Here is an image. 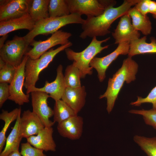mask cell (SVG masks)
<instances>
[{
	"label": "cell",
	"instance_id": "1",
	"mask_svg": "<svg viewBox=\"0 0 156 156\" xmlns=\"http://www.w3.org/2000/svg\"><path fill=\"white\" fill-rule=\"evenodd\" d=\"M139 0H125L117 7H110L105 9L100 15L87 17L81 25L83 31L79 36L85 39L87 37L103 36L110 33L109 29L112 24L117 19L126 13Z\"/></svg>",
	"mask_w": 156,
	"mask_h": 156
},
{
	"label": "cell",
	"instance_id": "2",
	"mask_svg": "<svg viewBox=\"0 0 156 156\" xmlns=\"http://www.w3.org/2000/svg\"><path fill=\"white\" fill-rule=\"evenodd\" d=\"M138 64L131 57L125 59L120 68L109 78L107 89L104 93L99 96L101 99H107L106 109L108 113L112 110L118 94L126 82L129 83L136 79L135 75L138 71Z\"/></svg>",
	"mask_w": 156,
	"mask_h": 156
},
{
	"label": "cell",
	"instance_id": "3",
	"mask_svg": "<svg viewBox=\"0 0 156 156\" xmlns=\"http://www.w3.org/2000/svg\"><path fill=\"white\" fill-rule=\"evenodd\" d=\"M110 39V37H109L99 40L96 37H94L88 46L80 52H75L69 48L65 49L68 59L73 61V63L79 69L81 78H85L87 75L92 74L93 68L90 66V62L96 55L108 47L109 45L102 47L101 44Z\"/></svg>",
	"mask_w": 156,
	"mask_h": 156
},
{
	"label": "cell",
	"instance_id": "4",
	"mask_svg": "<svg viewBox=\"0 0 156 156\" xmlns=\"http://www.w3.org/2000/svg\"><path fill=\"white\" fill-rule=\"evenodd\" d=\"M85 21L81 16L77 14H70L61 17H49L35 23L33 29L24 37L29 45L38 35L52 34L66 25L71 24L82 25Z\"/></svg>",
	"mask_w": 156,
	"mask_h": 156
},
{
	"label": "cell",
	"instance_id": "5",
	"mask_svg": "<svg viewBox=\"0 0 156 156\" xmlns=\"http://www.w3.org/2000/svg\"><path fill=\"white\" fill-rule=\"evenodd\" d=\"M69 41L55 49L51 48L39 58L33 60L28 57L25 67V79L24 86L27 90L35 87L39 79L40 73L48 66L55 56L59 53L72 45Z\"/></svg>",
	"mask_w": 156,
	"mask_h": 156
},
{
	"label": "cell",
	"instance_id": "6",
	"mask_svg": "<svg viewBox=\"0 0 156 156\" xmlns=\"http://www.w3.org/2000/svg\"><path fill=\"white\" fill-rule=\"evenodd\" d=\"M29 45L24 36H15L7 41L0 48V58L6 63L15 67L21 63Z\"/></svg>",
	"mask_w": 156,
	"mask_h": 156
},
{
	"label": "cell",
	"instance_id": "7",
	"mask_svg": "<svg viewBox=\"0 0 156 156\" xmlns=\"http://www.w3.org/2000/svg\"><path fill=\"white\" fill-rule=\"evenodd\" d=\"M69 32L59 30L52 34L50 37L44 40H33L29 45L33 47L25 55L31 59L39 58L43 54L52 47L57 45H64L69 41V38L72 36Z\"/></svg>",
	"mask_w": 156,
	"mask_h": 156
},
{
	"label": "cell",
	"instance_id": "8",
	"mask_svg": "<svg viewBox=\"0 0 156 156\" xmlns=\"http://www.w3.org/2000/svg\"><path fill=\"white\" fill-rule=\"evenodd\" d=\"M29 57L25 55L21 64L16 68L14 77L9 85L10 96L8 99L19 105L29 101V94L23 91L25 79V67Z\"/></svg>",
	"mask_w": 156,
	"mask_h": 156
},
{
	"label": "cell",
	"instance_id": "9",
	"mask_svg": "<svg viewBox=\"0 0 156 156\" xmlns=\"http://www.w3.org/2000/svg\"><path fill=\"white\" fill-rule=\"evenodd\" d=\"M129 44V42L119 43L117 48L110 53L101 57H95L92 60L90 65L97 71L98 77L100 82H102L105 78L106 71L112 63L119 55L128 54Z\"/></svg>",
	"mask_w": 156,
	"mask_h": 156
},
{
	"label": "cell",
	"instance_id": "10",
	"mask_svg": "<svg viewBox=\"0 0 156 156\" xmlns=\"http://www.w3.org/2000/svg\"><path fill=\"white\" fill-rule=\"evenodd\" d=\"M32 112L41 120L45 127H51L54 122L49 118L53 115V110L47 104V99L50 97L49 95L40 91H33L31 92Z\"/></svg>",
	"mask_w": 156,
	"mask_h": 156
},
{
	"label": "cell",
	"instance_id": "11",
	"mask_svg": "<svg viewBox=\"0 0 156 156\" xmlns=\"http://www.w3.org/2000/svg\"><path fill=\"white\" fill-rule=\"evenodd\" d=\"M70 14H84L87 17L99 16L106 8L102 0H66Z\"/></svg>",
	"mask_w": 156,
	"mask_h": 156
},
{
	"label": "cell",
	"instance_id": "12",
	"mask_svg": "<svg viewBox=\"0 0 156 156\" xmlns=\"http://www.w3.org/2000/svg\"><path fill=\"white\" fill-rule=\"evenodd\" d=\"M30 0H1L0 22L20 17L28 13Z\"/></svg>",
	"mask_w": 156,
	"mask_h": 156
},
{
	"label": "cell",
	"instance_id": "13",
	"mask_svg": "<svg viewBox=\"0 0 156 156\" xmlns=\"http://www.w3.org/2000/svg\"><path fill=\"white\" fill-rule=\"evenodd\" d=\"M56 70V77L53 81L49 83L46 81L43 87L31 88L26 90V94H29L33 91H40L49 94L50 97L55 101L60 100L66 87L63 73L62 66L60 64Z\"/></svg>",
	"mask_w": 156,
	"mask_h": 156
},
{
	"label": "cell",
	"instance_id": "14",
	"mask_svg": "<svg viewBox=\"0 0 156 156\" xmlns=\"http://www.w3.org/2000/svg\"><path fill=\"white\" fill-rule=\"evenodd\" d=\"M112 35L115 39V44L131 41L139 38L140 34L135 30L131 23L130 16L126 13L121 17Z\"/></svg>",
	"mask_w": 156,
	"mask_h": 156
},
{
	"label": "cell",
	"instance_id": "15",
	"mask_svg": "<svg viewBox=\"0 0 156 156\" xmlns=\"http://www.w3.org/2000/svg\"><path fill=\"white\" fill-rule=\"evenodd\" d=\"M45 126L39 117L32 111H24L21 116L19 129L23 138H27L37 135Z\"/></svg>",
	"mask_w": 156,
	"mask_h": 156
},
{
	"label": "cell",
	"instance_id": "16",
	"mask_svg": "<svg viewBox=\"0 0 156 156\" xmlns=\"http://www.w3.org/2000/svg\"><path fill=\"white\" fill-rule=\"evenodd\" d=\"M83 124V118L77 115L58 123L57 129L62 137L75 140L81 137Z\"/></svg>",
	"mask_w": 156,
	"mask_h": 156
},
{
	"label": "cell",
	"instance_id": "17",
	"mask_svg": "<svg viewBox=\"0 0 156 156\" xmlns=\"http://www.w3.org/2000/svg\"><path fill=\"white\" fill-rule=\"evenodd\" d=\"M53 129L45 127L36 135L27 138V142L32 146L47 152L56 151V144L53 138Z\"/></svg>",
	"mask_w": 156,
	"mask_h": 156
},
{
	"label": "cell",
	"instance_id": "18",
	"mask_svg": "<svg viewBox=\"0 0 156 156\" xmlns=\"http://www.w3.org/2000/svg\"><path fill=\"white\" fill-rule=\"evenodd\" d=\"M86 95L84 86L77 88L66 87L61 99L78 114L85 104Z\"/></svg>",
	"mask_w": 156,
	"mask_h": 156
},
{
	"label": "cell",
	"instance_id": "19",
	"mask_svg": "<svg viewBox=\"0 0 156 156\" xmlns=\"http://www.w3.org/2000/svg\"><path fill=\"white\" fill-rule=\"evenodd\" d=\"M35 24L29 13L18 18L0 22V36H2L18 29H26L30 31Z\"/></svg>",
	"mask_w": 156,
	"mask_h": 156
},
{
	"label": "cell",
	"instance_id": "20",
	"mask_svg": "<svg viewBox=\"0 0 156 156\" xmlns=\"http://www.w3.org/2000/svg\"><path fill=\"white\" fill-rule=\"evenodd\" d=\"M146 36L130 42L129 49L128 57L145 53H156V39L154 37L150 38V43L146 42Z\"/></svg>",
	"mask_w": 156,
	"mask_h": 156
},
{
	"label": "cell",
	"instance_id": "21",
	"mask_svg": "<svg viewBox=\"0 0 156 156\" xmlns=\"http://www.w3.org/2000/svg\"><path fill=\"white\" fill-rule=\"evenodd\" d=\"M21 112H20L13 128L6 138L5 147L0 153V156H8L12 152L19 150L20 144L23 138L19 129Z\"/></svg>",
	"mask_w": 156,
	"mask_h": 156
},
{
	"label": "cell",
	"instance_id": "22",
	"mask_svg": "<svg viewBox=\"0 0 156 156\" xmlns=\"http://www.w3.org/2000/svg\"><path fill=\"white\" fill-rule=\"evenodd\" d=\"M127 13L130 16L132 25L135 30L140 31L145 36L151 34V23L147 15L142 14L134 7L130 8Z\"/></svg>",
	"mask_w": 156,
	"mask_h": 156
},
{
	"label": "cell",
	"instance_id": "23",
	"mask_svg": "<svg viewBox=\"0 0 156 156\" xmlns=\"http://www.w3.org/2000/svg\"><path fill=\"white\" fill-rule=\"evenodd\" d=\"M49 0H30L28 13L35 23L49 17Z\"/></svg>",
	"mask_w": 156,
	"mask_h": 156
},
{
	"label": "cell",
	"instance_id": "24",
	"mask_svg": "<svg viewBox=\"0 0 156 156\" xmlns=\"http://www.w3.org/2000/svg\"><path fill=\"white\" fill-rule=\"evenodd\" d=\"M21 111V107L15 108L10 112L3 109L0 114V120L4 122V125L0 132V153L3 151L5 144V135L7 129L11 123L17 119Z\"/></svg>",
	"mask_w": 156,
	"mask_h": 156
},
{
	"label": "cell",
	"instance_id": "25",
	"mask_svg": "<svg viewBox=\"0 0 156 156\" xmlns=\"http://www.w3.org/2000/svg\"><path fill=\"white\" fill-rule=\"evenodd\" d=\"M53 111V122L58 123L78 115L66 103L61 99L55 101Z\"/></svg>",
	"mask_w": 156,
	"mask_h": 156
},
{
	"label": "cell",
	"instance_id": "26",
	"mask_svg": "<svg viewBox=\"0 0 156 156\" xmlns=\"http://www.w3.org/2000/svg\"><path fill=\"white\" fill-rule=\"evenodd\" d=\"M48 11L49 17L52 18L66 16L70 14L66 0H50Z\"/></svg>",
	"mask_w": 156,
	"mask_h": 156
},
{
	"label": "cell",
	"instance_id": "27",
	"mask_svg": "<svg viewBox=\"0 0 156 156\" xmlns=\"http://www.w3.org/2000/svg\"><path fill=\"white\" fill-rule=\"evenodd\" d=\"M64 76L66 87L77 88L81 86L79 70L73 63L66 67Z\"/></svg>",
	"mask_w": 156,
	"mask_h": 156
},
{
	"label": "cell",
	"instance_id": "28",
	"mask_svg": "<svg viewBox=\"0 0 156 156\" xmlns=\"http://www.w3.org/2000/svg\"><path fill=\"white\" fill-rule=\"evenodd\" d=\"M133 139L148 156H156V137L148 138L136 135Z\"/></svg>",
	"mask_w": 156,
	"mask_h": 156
},
{
	"label": "cell",
	"instance_id": "29",
	"mask_svg": "<svg viewBox=\"0 0 156 156\" xmlns=\"http://www.w3.org/2000/svg\"><path fill=\"white\" fill-rule=\"evenodd\" d=\"M16 68L0 58V83L10 84L14 77Z\"/></svg>",
	"mask_w": 156,
	"mask_h": 156
},
{
	"label": "cell",
	"instance_id": "30",
	"mask_svg": "<svg viewBox=\"0 0 156 156\" xmlns=\"http://www.w3.org/2000/svg\"><path fill=\"white\" fill-rule=\"evenodd\" d=\"M131 114H137L142 116L145 123L156 129V109H132L129 111Z\"/></svg>",
	"mask_w": 156,
	"mask_h": 156
},
{
	"label": "cell",
	"instance_id": "31",
	"mask_svg": "<svg viewBox=\"0 0 156 156\" xmlns=\"http://www.w3.org/2000/svg\"><path fill=\"white\" fill-rule=\"evenodd\" d=\"M150 103L152 105V109H156V86L151 91L148 96L144 98L138 96L137 100L131 102L130 104L135 106H139L144 103Z\"/></svg>",
	"mask_w": 156,
	"mask_h": 156
},
{
	"label": "cell",
	"instance_id": "32",
	"mask_svg": "<svg viewBox=\"0 0 156 156\" xmlns=\"http://www.w3.org/2000/svg\"><path fill=\"white\" fill-rule=\"evenodd\" d=\"M43 151L32 146L27 142L21 144L20 153L22 156H46Z\"/></svg>",
	"mask_w": 156,
	"mask_h": 156
},
{
	"label": "cell",
	"instance_id": "33",
	"mask_svg": "<svg viewBox=\"0 0 156 156\" xmlns=\"http://www.w3.org/2000/svg\"><path fill=\"white\" fill-rule=\"evenodd\" d=\"M10 96L9 85L7 83H0V108Z\"/></svg>",
	"mask_w": 156,
	"mask_h": 156
},
{
	"label": "cell",
	"instance_id": "34",
	"mask_svg": "<svg viewBox=\"0 0 156 156\" xmlns=\"http://www.w3.org/2000/svg\"><path fill=\"white\" fill-rule=\"evenodd\" d=\"M134 7L143 15H146L149 13V0H140Z\"/></svg>",
	"mask_w": 156,
	"mask_h": 156
},
{
	"label": "cell",
	"instance_id": "35",
	"mask_svg": "<svg viewBox=\"0 0 156 156\" xmlns=\"http://www.w3.org/2000/svg\"><path fill=\"white\" fill-rule=\"evenodd\" d=\"M149 13L152 15H156V2L149 0Z\"/></svg>",
	"mask_w": 156,
	"mask_h": 156
},
{
	"label": "cell",
	"instance_id": "36",
	"mask_svg": "<svg viewBox=\"0 0 156 156\" xmlns=\"http://www.w3.org/2000/svg\"><path fill=\"white\" fill-rule=\"evenodd\" d=\"M8 36L7 34L2 36V37L0 38V48L4 44V42L7 39Z\"/></svg>",
	"mask_w": 156,
	"mask_h": 156
},
{
	"label": "cell",
	"instance_id": "37",
	"mask_svg": "<svg viewBox=\"0 0 156 156\" xmlns=\"http://www.w3.org/2000/svg\"><path fill=\"white\" fill-rule=\"evenodd\" d=\"M8 156H22L19 150L14 151L10 153Z\"/></svg>",
	"mask_w": 156,
	"mask_h": 156
},
{
	"label": "cell",
	"instance_id": "38",
	"mask_svg": "<svg viewBox=\"0 0 156 156\" xmlns=\"http://www.w3.org/2000/svg\"><path fill=\"white\" fill-rule=\"evenodd\" d=\"M153 17L156 19V15H152Z\"/></svg>",
	"mask_w": 156,
	"mask_h": 156
}]
</instances>
